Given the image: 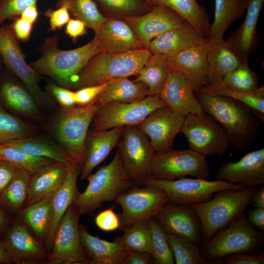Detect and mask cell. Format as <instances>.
Masks as SVG:
<instances>
[{
    "mask_svg": "<svg viewBox=\"0 0 264 264\" xmlns=\"http://www.w3.org/2000/svg\"><path fill=\"white\" fill-rule=\"evenodd\" d=\"M38 0H0V25L19 17L27 7L37 4Z\"/></svg>",
    "mask_w": 264,
    "mask_h": 264,
    "instance_id": "48",
    "label": "cell"
},
{
    "mask_svg": "<svg viewBox=\"0 0 264 264\" xmlns=\"http://www.w3.org/2000/svg\"><path fill=\"white\" fill-rule=\"evenodd\" d=\"M81 169L77 163L71 165L64 183L52 197V219L49 234L44 244L46 248H50L62 218L80 194L77 181Z\"/></svg>",
    "mask_w": 264,
    "mask_h": 264,
    "instance_id": "29",
    "label": "cell"
},
{
    "mask_svg": "<svg viewBox=\"0 0 264 264\" xmlns=\"http://www.w3.org/2000/svg\"><path fill=\"white\" fill-rule=\"evenodd\" d=\"M149 6H167L176 12L208 38L210 19L197 0H146Z\"/></svg>",
    "mask_w": 264,
    "mask_h": 264,
    "instance_id": "35",
    "label": "cell"
},
{
    "mask_svg": "<svg viewBox=\"0 0 264 264\" xmlns=\"http://www.w3.org/2000/svg\"><path fill=\"white\" fill-rule=\"evenodd\" d=\"M206 37L188 22L170 29L153 39L147 49L153 53L170 57L179 52L206 41Z\"/></svg>",
    "mask_w": 264,
    "mask_h": 264,
    "instance_id": "24",
    "label": "cell"
},
{
    "mask_svg": "<svg viewBox=\"0 0 264 264\" xmlns=\"http://www.w3.org/2000/svg\"><path fill=\"white\" fill-rule=\"evenodd\" d=\"M259 78L258 74L249 67L248 61H245L226 74L221 82L236 90L252 93L259 88Z\"/></svg>",
    "mask_w": 264,
    "mask_h": 264,
    "instance_id": "46",
    "label": "cell"
},
{
    "mask_svg": "<svg viewBox=\"0 0 264 264\" xmlns=\"http://www.w3.org/2000/svg\"><path fill=\"white\" fill-rule=\"evenodd\" d=\"M65 33L74 43L78 38L87 33V26L82 21L77 19H70L66 25Z\"/></svg>",
    "mask_w": 264,
    "mask_h": 264,
    "instance_id": "55",
    "label": "cell"
},
{
    "mask_svg": "<svg viewBox=\"0 0 264 264\" xmlns=\"http://www.w3.org/2000/svg\"><path fill=\"white\" fill-rule=\"evenodd\" d=\"M0 103L22 117L32 120L42 118L41 108L35 98L18 78H7L0 83Z\"/></svg>",
    "mask_w": 264,
    "mask_h": 264,
    "instance_id": "26",
    "label": "cell"
},
{
    "mask_svg": "<svg viewBox=\"0 0 264 264\" xmlns=\"http://www.w3.org/2000/svg\"><path fill=\"white\" fill-rule=\"evenodd\" d=\"M11 263H15V261L7 251L3 241L0 240V264Z\"/></svg>",
    "mask_w": 264,
    "mask_h": 264,
    "instance_id": "62",
    "label": "cell"
},
{
    "mask_svg": "<svg viewBox=\"0 0 264 264\" xmlns=\"http://www.w3.org/2000/svg\"><path fill=\"white\" fill-rule=\"evenodd\" d=\"M152 53L147 49L115 54L102 50L80 70L72 89L98 85L112 80L136 76Z\"/></svg>",
    "mask_w": 264,
    "mask_h": 264,
    "instance_id": "3",
    "label": "cell"
},
{
    "mask_svg": "<svg viewBox=\"0 0 264 264\" xmlns=\"http://www.w3.org/2000/svg\"><path fill=\"white\" fill-rule=\"evenodd\" d=\"M94 32L104 50L108 52L119 54L145 49L123 19H107Z\"/></svg>",
    "mask_w": 264,
    "mask_h": 264,
    "instance_id": "25",
    "label": "cell"
},
{
    "mask_svg": "<svg viewBox=\"0 0 264 264\" xmlns=\"http://www.w3.org/2000/svg\"><path fill=\"white\" fill-rule=\"evenodd\" d=\"M246 2L247 0H215L214 19L210 25L209 40L223 39L228 28L243 15Z\"/></svg>",
    "mask_w": 264,
    "mask_h": 264,
    "instance_id": "34",
    "label": "cell"
},
{
    "mask_svg": "<svg viewBox=\"0 0 264 264\" xmlns=\"http://www.w3.org/2000/svg\"><path fill=\"white\" fill-rule=\"evenodd\" d=\"M58 46L57 34L46 37L37 48L41 56L29 65L41 76H48L59 86L70 89L87 62L104 50L95 36L87 44L74 49L62 50Z\"/></svg>",
    "mask_w": 264,
    "mask_h": 264,
    "instance_id": "2",
    "label": "cell"
},
{
    "mask_svg": "<svg viewBox=\"0 0 264 264\" xmlns=\"http://www.w3.org/2000/svg\"><path fill=\"white\" fill-rule=\"evenodd\" d=\"M45 88L61 108L68 109L75 106L74 91L59 86L52 80L47 81Z\"/></svg>",
    "mask_w": 264,
    "mask_h": 264,
    "instance_id": "49",
    "label": "cell"
},
{
    "mask_svg": "<svg viewBox=\"0 0 264 264\" xmlns=\"http://www.w3.org/2000/svg\"><path fill=\"white\" fill-rule=\"evenodd\" d=\"M123 20L133 31L145 49L154 38L187 22L176 12L165 6L154 7L145 14Z\"/></svg>",
    "mask_w": 264,
    "mask_h": 264,
    "instance_id": "18",
    "label": "cell"
},
{
    "mask_svg": "<svg viewBox=\"0 0 264 264\" xmlns=\"http://www.w3.org/2000/svg\"><path fill=\"white\" fill-rule=\"evenodd\" d=\"M210 174L206 156L190 149L155 153L154 158L152 176L158 179L173 180L187 176L207 179Z\"/></svg>",
    "mask_w": 264,
    "mask_h": 264,
    "instance_id": "15",
    "label": "cell"
},
{
    "mask_svg": "<svg viewBox=\"0 0 264 264\" xmlns=\"http://www.w3.org/2000/svg\"><path fill=\"white\" fill-rule=\"evenodd\" d=\"M39 15L37 4H32L23 10L19 17L34 24Z\"/></svg>",
    "mask_w": 264,
    "mask_h": 264,
    "instance_id": "59",
    "label": "cell"
},
{
    "mask_svg": "<svg viewBox=\"0 0 264 264\" xmlns=\"http://www.w3.org/2000/svg\"><path fill=\"white\" fill-rule=\"evenodd\" d=\"M207 61L211 71V85L221 82L226 74L242 63L241 59L224 39L209 40Z\"/></svg>",
    "mask_w": 264,
    "mask_h": 264,
    "instance_id": "33",
    "label": "cell"
},
{
    "mask_svg": "<svg viewBox=\"0 0 264 264\" xmlns=\"http://www.w3.org/2000/svg\"><path fill=\"white\" fill-rule=\"evenodd\" d=\"M37 132L32 124L0 107V144L32 136Z\"/></svg>",
    "mask_w": 264,
    "mask_h": 264,
    "instance_id": "43",
    "label": "cell"
},
{
    "mask_svg": "<svg viewBox=\"0 0 264 264\" xmlns=\"http://www.w3.org/2000/svg\"><path fill=\"white\" fill-rule=\"evenodd\" d=\"M142 184L153 185L163 190L171 203L189 206L205 202L210 199L213 194L221 190L246 187L223 180L210 181L204 178L185 177L164 180L157 179L152 175L143 180Z\"/></svg>",
    "mask_w": 264,
    "mask_h": 264,
    "instance_id": "11",
    "label": "cell"
},
{
    "mask_svg": "<svg viewBox=\"0 0 264 264\" xmlns=\"http://www.w3.org/2000/svg\"><path fill=\"white\" fill-rule=\"evenodd\" d=\"M10 222L9 217L0 205V235L5 233Z\"/></svg>",
    "mask_w": 264,
    "mask_h": 264,
    "instance_id": "61",
    "label": "cell"
},
{
    "mask_svg": "<svg viewBox=\"0 0 264 264\" xmlns=\"http://www.w3.org/2000/svg\"><path fill=\"white\" fill-rule=\"evenodd\" d=\"M113 241L129 251L146 252L152 255L151 234L147 221L136 222L124 231Z\"/></svg>",
    "mask_w": 264,
    "mask_h": 264,
    "instance_id": "44",
    "label": "cell"
},
{
    "mask_svg": "<svg viewBox=\"0 0 264 264\" xmlns=\"http://www.w3.org/2000/svg\"><path fill=\"white\" fill-rule=\"evenodd\" d=\"M264 4V0H247L246 15L243 22L225 40L242 62L248 61L259 45L257 25Z\"/></svg>",
    "mask_w": 264,
    "mask_h": 264,
    "instance_id": "22",
    "label": "cell"
},
{
    "mask_svg": "<svg viewBox=\"0 0 264 264\" xmlns=\"http://www.w3.org/2000/svg\"><path fill=\"white\" fill-rule=\"evenodd\" d=\"M44 15L49 20L50 27L48 29L52 31L61 29L71 19L68 9L65 5L59 6L55 10H46Z\"/></svg>",
    "mask_w": 264,
    "mask_h": 264,
    "instance_id": "51",
    "label": "cell"
},
{
    "mask_svg": "<svg viewBox=\"0 0 264 264\" xmlns=\"http://www.w3.org/2000/svg\"><path fill=\"white\" fill-rule=\"evenodd\" d=\"M185 117L165 106L153 111L137 126L148 137L155 153L163 154L173 149Z\"/></svg>",
    "mask_w": 264,
    "mask_h": 264,
    "instance_id": "16",
    "label": "cell"
},
{
    "mask_svg": "<svg viewBox=\"0 0 264 264\" xmlns=\"http://www.w3.org/2000/svg\"><path fill=\"white\" fill-rule=\"evenodd\" d=\"M190 149L205 156H222L229 148L227 135L220 125L209 114H189L180 130Z\"/></svg>",
    "mask_w": 264,
    "mask_h": 264,
    "instance_id": "14",
    "label": "cell"
},
{
    "mask_svg": "<svg viewBox=\"0 0 264 264\" xmlns=\"http://www.w3.org/2000/svg\"><path fill=\"white\" fill-rule=\"evenodd\" d=\"M0 56L7 69L26 87L41 109L53 106V97L40 87L41 76L27 63L11 25H0Z\"/></svg>",
    "mask_w": 264,
    "mask_h": 264,
    "instance_id": "8",
    "label": "cell"
},
{
    "mask_svg": "<svg viewBox=\"0 0 264 264\" xmlns=\"http://www.w3.org/2000/svg\"><path fill=\"white\" fill-rule=\"evenodd\" d=\"M226 96L248 106L262 121L264 120V88L262 86L252 93H245L233 89L222 82L206 86L198 92Z\"/></svg>",
    "mask_w": 264,
    "mask_h": 264,
    "instance_id": "39",
    "label": "cell"
},
{
    "mask_svg": "<svg viewBox=\"0 0 264 264\" xmlns=\"http://www.w3.org/2000/svg\"><path fill=\"white\" fill-rule=\"evenodd\" d=\"M262 231L250 223L244 212L203 243L200 250L209 261L232 254L254 252L264 242Z\"/></svg>",
    "mask_w": 264,
    "mask_h": 264,
    "instance_id": "7",
    "label": "cell"
},
{
    "mask_svg": "<svg viewBox=\"0 0 264 264\" xmlns=\"http://www.w3.org/2000/svg\"><path fill=\"white\" fill-rule=\"evenodd\" d=\"M154 217L165 233L198 245L202 242L200 221L191 206L168 202Z\"/></svg>",
    "mask_w": 264,
    "mask_h": 264,
    "instance_id": "19",
    "label": "cell"
},
{
    "mask_svg": "<svg viewBox=\"0 0 264 264\" xmlns=\"http://www.w3.org/2000/svg\"><path fill=\"white\" fill-rule=\"evenodd\" d=\"M100 107L93 101L83 106L61 108L47 127L61 146L81 168L85 161V143L89 127Z\"/></svg>",
    "mask_w": 264,
    "mask_h": 264,
    "instance_id": "6",
    "label": "cell"
},
{
    "mask_svg": "<svg viewBox=\"0 0 264 264\" xmlns=\"http://www.w3.org/2000/svg\"><path fill=\"white\" fill-rule=\"evenodd\" d=\"M147 95L145 84L122 77L108 81L93 101L100 106L112 102L133 103L143 100Z\"/></svg>",
    "mask_w": 264,
    "mask_h": 264,
    "instance_id": "31",
    "label": "cell"
},
{
    "mask_svg": "<svg viewBox=\"0 0 264 264\" xmlns=\"http://www.w3.org/2000/svg\"><path fill=\"white\" fill-rule=\"evenodd\" d=\"M209 40L168 57L170 67L181 75L194 92L211 85V71L207 61Z\"/></svg>",
    "mask_w": 264,
    "mask_h": 264,
    "instance_id": "17",
    "label": "cell"
},
{
    "mask_svg": "<svg viewBox=\"0 0 264 264\" xmlns=\"http://www.w3.org/2000/svg\"><path fill=\"white\" fill-rule=\"evenodd\" d=\"M106 19H123L149 12L146 0H94Z\"/></svg>",
    "mask_w": 264,
    "mask_h": 264,
    "instance_id": "40",
    "label": "cell"
},
{
    "mask_svg": "<svg viewBox=\"0 0 264 264\" xmlns=\"http://www.w3.org/2000/svg\"><path fill=\"white\" fill-rule=\"evenodd\" d=\"M83 247L90 260V264H123L129 250L113 241L109 242L92 235L87 226L79 224Z\"/></svg>",
    "mask_w": 264,
    "mask_h": 264,
    "instance_id": "30",
    "label": "cell"
},
{
    "mask_svg": "<svg viewBox=\"0 0 264 264\" xmlns=\"http://www.w3.org/2000/svg\"><path fill=\"white\" fill-rule=\"evenodd\" d=\"M147 221L151 234L152 255L157 264H175L172 251L163 228L155 217L151 218Z\"/></svg>",
    "mask_w": 264,
    "mask_h": 264,
    "instance_id": "47",
    "label": "cell"
},
{
    "mask_svg": "<svg viewBox=\"0 0 264 264\" xmlns=\"http://www.w3.org/2000/svg\"><path fill=\"white\" fill-rule=\"evenodd\" d=\"M144 185L134 186L116 198L114 201L122 210L118 214L119 230L124 231L136 222L148 221L169 202L167 194L163 190L153 185Z\"/></svg>",
    "mask_w": 264,
    "mask_h": 264,
    "instance_id": "10",
    "label": "cell"
},
{
    "mask_svg": "<svg viewBox=\"0 0 264 264\" xmlns=\"http://www.w3.org/2000/svg\"><path fill=\"white\" fill-rule=\"evenodd\" d=\"M94 221L100 229L106 232L113 231L118 229L120 226L119 217L114 211L113 207L99 213Z\"/></svg>",
    "mask_w": 264,
    "mask_h": 264,
    "instance_id": "50",
    "label": "cell"
},
{
    "mask_svg": "<svg viewBox=\"0 0 264 264\" xmlns=\"http://www.w3.org/2000/svg\"><path fill=\"white\" fill-rule=\"evenodd\" d=\"M123 165L135 186L152 175L155 152L148 137L137 126L124 127L118 143Z\"/></svg>",
    "mask_w": 264,
    "mask_h": 264,
    "instance_id": "12",
    "label": "cell"
},
{
    "mask_svg": "<svg viewBox=\"0 0 264 264\" xmlns=\"http://www.w3.org/2000/svg\"><path fill=\"white\" fill-rule=\"evenodd\" d=\"M17 168L11 163L0 159V195L13 177Z\"/></svg>",
    "mask_w": 264,
    "mask_h": 264,
    "instance_id": "57",
    "label": "cell"
},
{
    "mask_svg": "<svg viewBox=\"0 0 264 264\" xmlns=\"http://www.w3.org/2000/svg\"><path fill=\"white\" fill-rule=\"evenodd\" d=\"M196 93L204 112L214 117L223 129L229 147L239 152L247 150L260 133L259 121L251 109L228 97Z\"/></svg>",
    "mask_w": 264,
    "mask_h": 264,
    "instance_id": "1",
    "label": "cell"
},
{
    "mask_svg": "<svg viewBox=\"0 0 264 264\" xmlns=\"http://www.w3.org/2000/svg\"><path fill=\"white\" fill-rule=\"evenodd\" d=\"M0 159L11 163L17 168L25 171L30 176L43 166L56 161L47 158L32 156L7 143L0 144Z\"/></svg>",
    "mask_w": 264,
    "mask_h": 264,
    "instance_id": "41",
    "label": "cell"
},
{
    "mask_svg": "<svg viewBox=\"0 0 264 264\" xmlns=\"http://www.w3.org/2000/svg\"><path fill=\"white\" fill-rule=\"evenodd\" d=\"M65 5L74 19L83 22L87 28L95 31L106 19L94 0H58L56 6Z\"/></svg>",
    "mask_w": 264,
    "mask_h": 264,
    "instance_id": "42",
    "label": "cell"
},
{
    "mask_svg": "<svg viewBox=\"0 0 264 264\" xmlns=\"http://www.w3.org/2000/svg\"><path fill=\"white\" fill-rule=\"evenodd\" d=\"M157 264L153 256L148 253L129 251L123 264Z\"/></svg>",
    "mask_w": 264,
    "mask_h": 264,
    "instance_id": "56",
    "label": "cell"
},
{
    "mask_svg": "<svg viewBox=\"0 0 264 264\" xmlns=\"http://www.w3.org/2000/svg\"><path fill=\"white\" fill-rule=\"evenodd\" d=\"M249 205L254 208H264V187L263 186L252 195Z\"/></svg>",
    "mask_w": 264,
    "mask_h": 264,
    "instance_id": "60",
    "label": "cell"
},
{
    "mask_svg": "<svg viewBox=\"0 0 264 264\" xmlns=\"http://www.w3.org/2000/svg\"><path fill=\"white\" fill-rule=\"evenodd\" d=\"M165 106L167 105L159 94L147 95L143 100L133 103L110 102L101 106L95 112L90 130L100 132L138 126L153 111Z\"/></svg>",
    "mask_w": 264,
    "mask_h": 264,
    "instance_id": "9",
    "label": "cell"
},
{
    "mask_svg": "<svg viewBox=\"0 0 264 264\" xmlns=\"http://www.w3.org/2000/svg\"><path fill=\"white\" fill-rule=\"evenodd\" d=\"M54 194L28 205L18 213L19 220L26 225L44 244L51 225L52 199Z\"/></svg>",
    "mask_w": 264,
    "mask_h": 264,
    "instance_id": "32",
    "label": "cell"
},
{
    "mask_svg": "<svg viewBox=\"0 0 264 264\" xmlns=\"http://www.w3.org/2000/svg\"><path fill=\"white\" fill-rule=\"evenodd\" d=\"M81 214L73 204L61 220L48 253L46 262L52 264H90L82 243L79 220Z\"/></svg>",
    "mask_w": 264,
    "mask_h": 264,
    "instance_id": "13",
    "label": "cell"
},
{
    "mask_svg": "<svg viewBox=\"0 0 264 264\" xmlns=\"http://www.w3.org/2000/svg\"><path fill=\"white\" fill-rule=\"evenodd\" d=\"M166 238L176 264H212L204 258L198 244L185 239L166 233Z\"/></svg>",
    "mask_w": 264,
    "mask_h": 264,
    "instance_id": "45",
    "label": "cell"
},
{
    "mask_svg": "<svg viewBox=\"0 0 264 264\" xmlns=\"http://www.w3.org/2000/svg\"><path fill=\"white\" fill-rule=\"evenodd\" d=\"M3 242L16 264L46 262V248L20 220L14 221L7 228Z\"/></svg>",
    "mask_w": 264,
    "mask_h": 264,
    "instance_id": "21",
    "label": "cell"
},
{
    "mask_svg": "<svg viewBox=\"0 0 264 264\" xmlns=\"http://www.w3.org/2000/svg\"><path fill=\"white\" fill-rule=\"evenodd\" d=\"M169 68L167 56L153 53L140 68L134 81L147 86L148 95L160 94L166 81Z\"/></svg>",
    "mask_w": 264,
    "mask_h": 264,
    "instance_id": "37",
    "label": "cell"
},
{
    "mask_svg": "<svg viewBox=\"0 0 264 264\" xmlns=\"http://www.w3.org/2000/svg\"><path fill=\"white\" fill-rule=\"evenodd\" d=\"M72 165L55 161L43 166L30 176L27 205L53 195L64 183Z\"/></svg>",
    "mask_w": 264,
    "mask_h": 264,
    "instance_id": "28",
    "label": "cell"
},
{
    "mask_svg": "<svg viewBox=\"0 0 264 264\" xmlns=\"http://www.w3.org/2000/svg\"><path fill=\"white\" fill-rule=\"evenodd\" d=\"M248 220L259 230H264V208H254L247 212Z\"/></svg>",
    "mask_w": 264,
    "mask_h": 264,
    "instance_id": "58",
    "label": "cell"
},
{
    "mask_svg": "<svg viewBox=\"0 0 264 264\" xmlns=\"http://www.w3.org/2000/svg\"><path fill=\"white\" fill-rule=\"evenodd\" d=\"M194 92L185 78L170 67L159 95L167 106L183 115H202L205 112Z\"/></svg>",
    "mask_w": 264,
    "mask_h": 264,
    "instance_id": "23",
    "label": "cell"
},
{
    "mask_svg": "<svg viewBox=\"0 0 264 264\" xmlns=\"http://www.w3.org/2000/svg\"><path fill=\"white\" fill-rule=\"evenodd\" d=\"M216 180L245 187L264 184V148L250 152L238 161L222 164L215 176Z\"/></svg>",
    "mask_w": 264,
    "mask_h": 264,
    "instance_id": "20",
    "label": "cell"
},
{
    "mask_svg": "<svg viewBox=\"0 0 264 264\" xmlns=\"http://www.w3.org/2000/svg\"><path fill=\"white\" fill-rule=\"evenodd\" d=\"M30 175L17 168L6 187L0 195V205L7 212L18 214L27 205Z\"/></svg>",
    "mask_w": 264,
    "mask_h": 264,
    "instance_id": "36",
    "label": "cell"
},
{
    "mask_svg": "<svg viewBox=\"0 0 264 264\" xmlns=\"http://www.w3.org/2000/svg\"><path fill=\"white\" fill-rule=\"evenodd\" d=\"M107 82L104 84L82 88L74 91L76 105L83 106L94 101L97 96L104 90Z\"/></svg>",
    "mask_w": 264,
    "mask_h": 264,
    "instance_id": "52",
    "label": "cell"
},
{
    "mask_svg": "<svg viewBox=\"0 0 264 264\" xmlns=\"http://www.w3.org/2000/svg\"><path fill=\"white\" fill-rule=\"evenodd\" d=\"M124 127L106 131L90 130L85 143V161L81 169L80 179L83 180L101 163L118 143Z\"/></svg>",
    "mask_w": 264,
    "mask_h": 264,
    "instance_id": "27",
    "label": "cell"
},
{
    "mask_svg": "<svg viewBox=\"0 0 264 264\" xmlns=\"http://www.w3.org/2000/svg\"><path fill=\"white\" fill-rule=\"evenodd\" d=\"M223 262L226 264H264L263 254L253 252L232 254L224 256Z\"/></svg>",
    "mask_w": 264,
    "mask_h": 264,
    "instance_id": "53",
    "label": "cell"
},
{
    "mask_svg": "<svg viewBox=\"0 0 264 264\" xmlns=\"http://www.w3.org/2000/svg\"><path fill=\"white\" fill-rule=\"evenodd\" d=\"M33 25L32 23L18 17L15 19L11 26L18 41L27 42L30 38Z\"/></svg>",
    "mask_w": 264,
    "mask_h": 264,
    "instance_id": "54",
    "label": "cell"
},
{
    "mask_svg": "<svg viewBox=\"0 0 264 264\" xmlns=\"http://www.w3.org/2000/svg\"><path fill=\"white\" fill-rule=\"evenodd\" d=\"M86 178V189L73 203L81 215L93 213L104 202L114 201L119 195L135 186L123 165L118 149L110 163Z\"/></svg>",
    "mask_w": 264,
    "mask_h": 264,
    "instance_id": "5",
    "label": "cell"
},
{
    "mask_svg": "<svg viewBox=\"0 0 264 264\" xmlns=\"http://www.w3.org/2000/svg\"><path fill=\"white\" fill-rule=\"evenodd\" d=\"M257 186L242 189H226L213 194L209 200L191 205L201 226V241L204 243L246 211Z\"/></svg>",
    "mask_w": 264,
    "mask_h": 264,
    "instance_id": "4",
    "label": "cell"
},
{
    "mask_svg": "<svg viewBox=\"0 0 264 264\" xmlns=\"http://www.w3.org/2000/svg\"><path fill=\"white\" fill-rule=\"evenodd\" d=\"M7 143L35 157L47 158L68 165L76 163L61 146L44 139L29 136Z\"/></svg>",
    "mask_w": 264,
    "mask_h": 264,
    "instance_id": "38",
    "label": "cell"
}]
</instances>
